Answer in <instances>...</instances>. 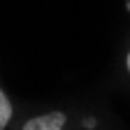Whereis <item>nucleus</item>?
Returning a JSON list of instances; mask_svg holds the SVG:
<instances>
[{"mask_svg":"<svg viewBox=\"0 0 130 130\" xmlns=\"http://www.w3.org/2000/svg\"><path fill=\"white\" fill-rule=\"evenodd\" d=\"M19 130H72V119L70 114H65L60 109L54 111H42L35 116H28Z\"/></svg>","mask_w":130,"mask_h":130,"instance_id":"f257e3e1","label":"nucleus"},{"mask_svg":"<svg viewBox=\"0 0 130 130\" xmlns=\"http://www.w3.org/2000/svg\"><path fill=\"white\" fill-rule=\"evenodd\" d=\"M14 116H16V107L12 98L7 95V91L0 86V130H7L14 123Z\"/></svg>","mask_w":130,"mask_h":130,"instance_id":"f03ea898","label":"nucleus"},{"mask_svg":"<svg viewBox=\"0 0 130 130\" xmlns=\"http://www.w3.org/2000/svg\"><path fill=\"white\" fill-rule=\"evenodd\" d=\"M125 72L130 74V49H128V51H125Z\"/></svg>","mask_w":130,"mask_h":130,"instance_id":"7ed1b4c3","label":"nucleus"}]
</instances>
